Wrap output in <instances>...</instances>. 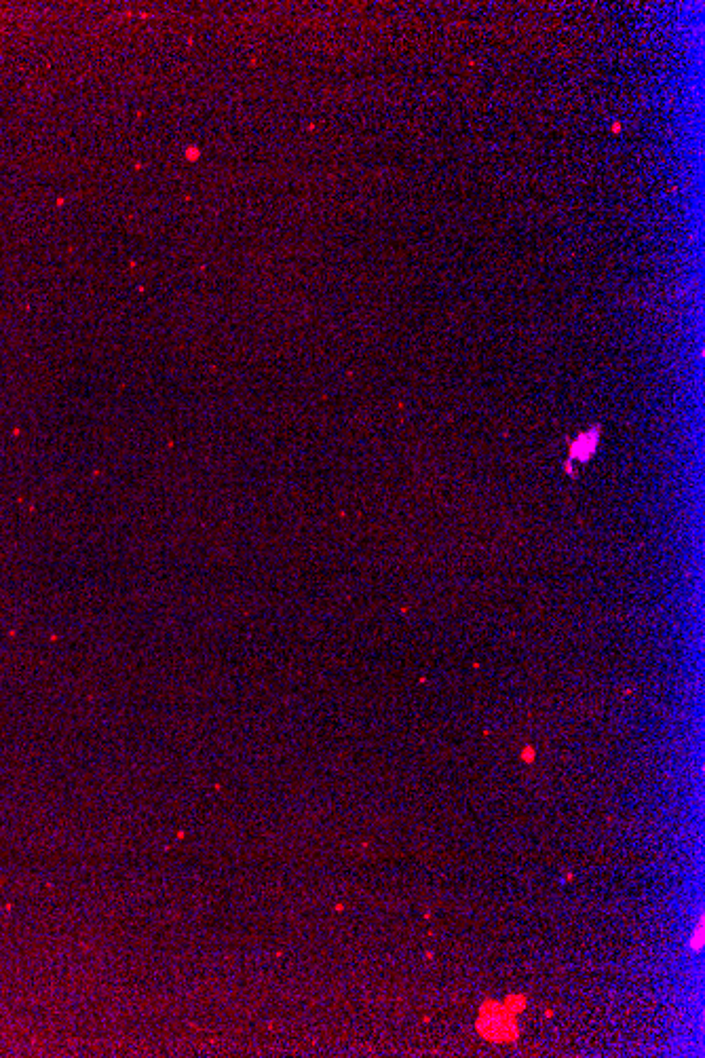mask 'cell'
Wrapping results in <instances>:
<instances>
[{"mask_svg":"<svg viewBox=\"0 0 705 1058\" xmlns=\"http://www.w3.org/2000/svg\"><path fill=\"white\" fill-rule=\"evenodd\" d=\"M478 1029L490 1042H513L518 1035L513 1010L509 1006L497 1004V1001H486L480 1014Z\"/></svg>","mask_w":705,"mask_h":1058,"instance_id":"cell-1","label":"cell"}]
</instances>
